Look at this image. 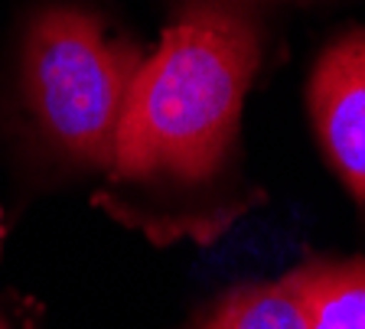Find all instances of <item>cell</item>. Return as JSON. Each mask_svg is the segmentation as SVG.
<instances>
[{
	"mask_svg": "<svg viewBox=\"0 0 365 329\" xmlns=\"http://www.w3.org/2000/svg\"><path fill=\"white\" fill-rule=\"evenodd\" d=\"M4 238H7V225H4V209H0V254H4Z\"/></svg>",
	"mask_w": 365,
	"mask_h": 329,
	"instance_id": "52a82bcc",
	"label": "cell"
},
{
	"mask_svg": "<svg viewBox=\"0 0 365 329\" xmlns=\"http://www.w3.org/2000/svg\"><path fill=\"white\" fill-rule=\"evenodd\" d=\"M284 277L307 329H365V258H310Z\"/></svg>",
	"mask_w": 365,
	"mask_h": 329,
	"instance_id": "277c9868",
	"label": "cell"
},
{
	"mask_svg": "<svg viewBox=\"0 0 365 329\" xmlns=\"http://www.w3.org/2000/svg\"><path fill=\"white\" fill-rule=\"evenodd\" d=\"M182 329H307L287 277L238 283L205 303Z\"/></svg>",
	"mask_w": 365,
	"mask_h": 329,
	"instance_id": "5b68a950",
	"label": "cell"
},
{
	"mask_svg": "<svg viewBox=\"0 0 365 329\" xmlns=\"http://www.w3.org/2000/svg\"><path fill=\"white\" fill-rule=\"evenodd\" d=\"M0 329H20V326H16L14 316H10L7 310H4V303H0Z\"/></svg>",
	"mask_w": 365,
	"mask_h": 329,
	"instance_id": "8992f818",
	"label": "cell"
},
{
	"mask_svg": "<svg viewBox=\"0 0 365 329\" xmlns=\"http://www.w3.org/2000/svg\"><path fill=\"white\" fill-rule=\"evenodd\" d=\"M144 53L82 4L30 16L16 59V124L39 169L105 177Z\"/></svg>",
	"mask_w": 365,
	"mask_h": 329,
	"instance_id": "7a4b0ae2",
	"label": "cell"
},
{
	"mask_svg": "<svg viewBox=\"0 0 365 329\" xmlns=\"http://www.w3.org/2000/svg\"><path fill=\"white\" fill-rule=\"evenodd\" d=\"M307 105L327 160L365 209V30H346L323 46Z\"/></svg>",
	"mask_w": 365,
	"mask_h": 329,
	"instance_id": "3957f363",
	"label": "cell"
},
{
	"mask_svg": "<svg viewBox=\"0 0 365 329\" xmlns=\"http://www.w3.org/2000/svg\"><path fill=\"white\" fill-rule=\"evenodd\" d=\"M261 56L251 16L215 0L182 10L134 75L95 206L160 248L212 245L258 206L242 111Z\"/></svg>",
	"mask_w": 365,
	"mask_h": 329,
	"instance_id": "6da1fadb",
	"label": "cell"
}]
</instances>
